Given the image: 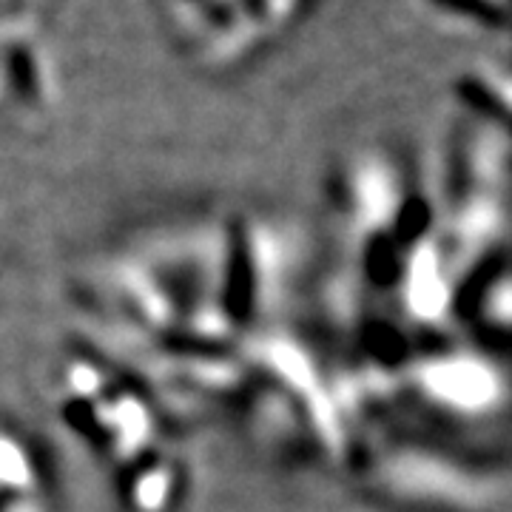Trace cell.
<instances>
[{
    "label": "cell",
    "mask_w": 512,
    "mask_h": 512,
    "mask_svg": "<svg viewBox=\"0 0 512 512\" xmlns=\"http://www.w3.org/2000/svg\"><path fill=\"white\" fill-rule=\"evenodd\" d=\"M447 9H456L461 15L484 20V23H501V9L495 6L493 0H436Z\"/></svg>",
    "instance_id": "2"
},
{
    "label": "cell",
    "mask_w": 512,
    "mask_h": 512,
    "mask_svg": "<svg viewBox=\"0 0 512 512\" xmlns=\"http://www.w3.org/2000/svg\"><path fill=\"white\" fill-rule=\"evenodd\" d=\"M12 69H15V83H18L20 92H35V74H32L29 52H15V57H12Z\"/></svg>",
    "instance_id": "3"
},
{
    "label": "cell",
    "mask_w": 512,
    "mask_h": 512,
    "mask_svg": "<svg viewBox=\"0 0 512 512\" xmlns=\"http://www.w3.org/2000/svg\"><path fill=\"white\" fill-rule=\"evenodd\" d=\"M481 299H484L481 316L493 328V333H501V330L512 333V279L490 285Z\"/></svg>",
    "instance_id": "1"
},
{
    "label": "cell",
    "mask_w": 512,
    "mask_h": 512,
    "mask_svg": "<svg viewBox=\"0 0 512 512\" xmlns=\"http://www.w3.org/2000/svg\"><path fill=\"white\" fill-rule=\"evenodd\" d=\"M245 3H248V6H254L256 12H259V9H262V0H245Z\"/></svg>",
    "instance_id": "4"
}]
</instances>
